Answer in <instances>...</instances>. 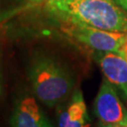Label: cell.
<instances>
[{
  "label": "cell",
  "instance_id": "cell-1",
  "mask_svg": "<svg viewBox=\"0 0 127 127\" xmlns=\"http://www.w3.org/2000/svg\"><path fill=\"white\" fill-rule=\"evenodd\" d=\"M45 7L64 24L127 33V11L113 0H47Z\"/></svg>",
  "mask_w": 127,
  "mask_h": 127
},
{
  "label": "cell",
  "instance_id": "cell-2",
  "mask_svg": "<svg viewBox=\"0 0 127 127\" xmlns=\"http://www.w3.org/2000/svg\"><path fill=\"white\" fill-rule=\"evenodd\" d=\"M28 79L35 96L48 107L66 100L74 86L70 70L54 56L42 52L36 53L30 59Z\"/></svg>",
  "mask_w": 127,
  "mask_h": 127
},
{
  "label": "cell",
  "instance_id": "cell-3",
  "mask_svg": "<svg viewBox=\"0 0 127 127\" xmlns=\"http://www.w3.org/2000/svg\"><path fill=\"white\" fill-rule=\"evenodd\" d=\"M63 30L73 40L94 51L114 53L120 52L127 34L73 24H64Z\"/></svg>",
  "mask_w": 127,
  "mask_h": 127
},
{
  "label": "cell",
  "instance_id": "cell-4",
  "mask_svg": "<svg viewBox=\"0 0 127 127\" xmlns=\"http://www.w3.org/2000/svg\"><path fill=\"white\" fill-rule=\"evenodd\" d=\"M93 112L101 123L127 127V107L121 100L116 87L105 77L94 100Z\"/></svg>",
  "mask_w": 127,
  "mask_h": 127
},
{
  "label": "cell",
  "instance_id": "cell-5",
  "mask_svg": "<svg viewBox=\"0 0 127 127\" xmlns=\"http://www.w3.org/2000/svg\"><path fill=\"white\" fill-rule=\"evenodd\" d=\"M59 127H91V118L82 91L77 89L70 98L58 104Z\"/></svg>",
  "mask_w": 127,
  "mask_h": 127
},
{
  "label": "cell",
  "instance_id": "cell-6",
  "mask_svg": "<svg viewBox=\"0 0 127 127\" xmlns=\"http://www.w3.org/2000/svg\"><path fill=\"white\" fill-rule=\"evenodd\" d=\"M93 58L104 77L121 91L127 103V60L118 53L94 51Z\"/></svg>",
  "mask_w": 127,
  "mask_h": 127
},
{
  "label": "cell",
  "instance_id": "cell-7",
  "mask_svg": "<svg viewBox=\"0 0 127 127\" xmlns=\"http://www.w3.org/2000/svg\"><path fill=\"white\" fill-rule=\"evenodd\" d=\"M10 126L53 127V125L35 98L25 95L15 103L10 118Z\"/></svg>",
  "mask_w": 127,
  "mask_h": 127
},
{
  "label": "cell",
  "instance_id": "cell-8",
  "mask_svg": "<svg viewBox=\"0 0 127 127\" xmlns=\"http://www.w3.org/2000/svg\"><path fill=\"white\" fill-rule=\"evenodd\" d=\"M118 54H120L122 57H123L127 60V34H126V38H125V40L123 41V45L121 47L120 52H119Z\"/></svg>",
  "mask_w": 127,
  "mask_h": 127
},
{
  "label": "cell",
  "instance_id": "cell-9",
  "mask_svg": "<svg viewBox=\"0 0 127 127\" xmlns=\"http://www.w3.org/2000/svg\"><path fill=\"white\" fill-rule=\"evenodd\" d=\"M16 11L15 10H11V11H5V12H0V23L2 21H4L5 19L9 18L10 16H12Z\"/></svg>",
  "mask_w": 127,
  "mask_h": 127
},
{
  "label": "cell",
  "instance_id": "cell-10",
  "mask_svg": "<svg viewBox=\"0 0 127 127\" xmlns=\"http://www.w3.org/2000/svg\"><path fill=\"white\" fill-rule=\"evenodd\" d=\"M117 5H119L122 9L127 11V0H113Z\"/></svg>",
  "mask_w": 127,
  "mask_h": 127
},
{
  "label": "cell",
  "instance_id": "cell-11",
  "mask_svg": "<svg viewBox=\"0 0 127 127\" xmlns=\"http://www.w3.org/2000/svg\"><path fill=\"white\" fill-rule=\"evenodd\" d=\"M97 127H125V126H122V125H119V124H111V123H101L98 124Z\"/></svg>",
  "mask_w": 127,
  "mask_h": 127
},
{
  "label": "cell",
  "instance_id": "cell-12",
  "mask_svg": "<svg viewBox=\"0 0 127 127\" xmlns=\"http://www.w3.org/2000/svg\"><path fill=\"white\" fill-rule=\"evenodd\" d=\"M0 85H2V62H1V50H0Z\"/></svg>",
  "mask_w": 127,
  "mask_h": 127
},
{
  "label": "cell",
  "instance_id": "cell-13",
  "mask_svg": "<svg viewBox=\"0 0 127 127\" xmlns=\"http://www.w3.org/2000/svg\"><path fill=\"white\" fill-rule=\"evenodd\" d=\"M29 2H35V3H40V2H43V1H47V0H28Z\"/></svg>",
  "mask_w": 127,
  "mask_h": 127
},
{
  "label": "cell",
  "instance_id": "cell-14",
  "mask_svg": "<svg viewBox=\"0 0 127 127\" xmlns=\"http://www.w3.org/2000/svg\"><path fill=\"white\" fill-rule=\"evenodd\" d=\"M1 91H2V85H0V94H1Z\"/></svg>",
  "mask_w": 127,
  "mask_h": 127
}]
</instances>
